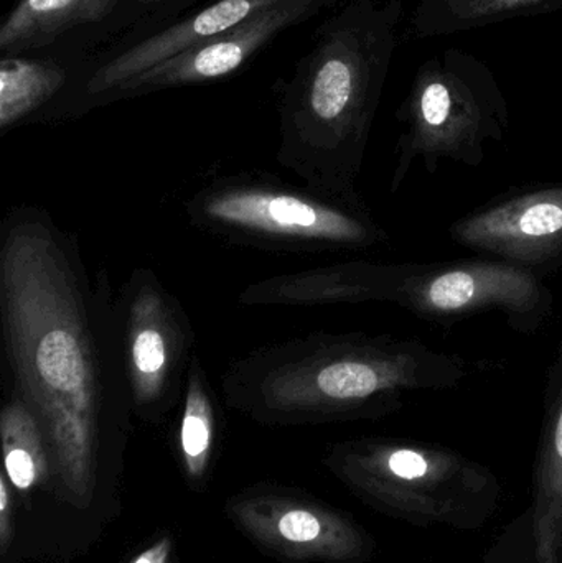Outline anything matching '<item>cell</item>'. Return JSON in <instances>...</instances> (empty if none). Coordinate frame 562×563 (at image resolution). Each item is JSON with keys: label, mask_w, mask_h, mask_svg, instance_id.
<instances>
[{"label": "cell", "mask_w": 562, "mask_h": 563, "mask_svg": "<svg viewBox=\"0 0 562 563\" xmlns=\"http://www.w3.org/2000/svg\"><path fill=\"white\" fill-rule=\"evenodd\" d=\"M342 0H283L221 35L197 43L119 86L106 104L165 89L231 78L280 33L340 5Z\"/></svg>", "instance_id": "cell-9"}, {"label": "cell", "mask_w": 562, "mask_h": 563, "mask_svg": "<svg viewBox=\"0 0 562 563\" xmlns=\"http://www.w3.org/2000/svg\"><path fill=\"white\" fill-rule=\"evenodd\" d=\"M135 0H19L0 26V53L29 55L73 33L134 12Z\"/></svg>", "instance_id": "cell-13"}, {"label": "cell", "mask_w": 562, "mask_h": 563, "mask_svg": "<svg viewBox=\"0 0 562 563\" xmlns=\"http://www.w3.org/2000/svg\"><path fill=\"white\" fill-rule=\"evenodd\" d=\"M184 210L203 233L273 253L362 251L389 238L360 195L337 197L267 172L214 177L187 198Z\"/></svg>", "instance_id": "cell-4"}, {"label": "cell", "mask_w": 562, "mask_h": 563, "mask_svg": "<svg viewBox=\"0 0 562 563\" xmlns=\"http://www.w3.org/2000/svg\"><path fill=\"white\" fill-rule=\"evenodd\" d=\"M395 303L434 320L502 311L515 331L531 334L553 313L554 297L540 273L527 267L465 261L411 264Z\"/></svg>", "instance_id": "cell-7"}, {"label": "cell", "mask_w": 562, "mask_h": 563, "mask_svg": "<svg viewBox=\"0 0 562 563\" xmlns=\"http://www.w3.org/2000/svg\"><path fill=\"white\" fill-rule=\"evenodd\" d=\"M283 0H213L197 12L175 16L152 29L135 42L109 53L86 71L78 92L49 108L42 119L75 118L106 106L109 96L135 76L154 68L170 56L221 35Z\"/></svg>", "instance_id": "cell-8"}, {"label": "cell", "mask_w": 562, "mask_h": 563, "mask_svg": "<svg viewBox=\"0 0 562 563\" xmlns=\"http://www.w3.org/2000/svg\"><path fill=\"white\" fill-rule=\"evenodd\" d=\"M218 402L217 390L208 379L200 356L195 353L185 383L181 399L180 423H178V450L185 473L194 482L207 475L217 440Z\"/></svg>", "instance_id": "cell-17"}, {"label": "cell", "mask_w": 562, "mask_h": 563, "mask_svg": "<svg viewBox=\"0 0 562 563\" xmlns=\"http://www.w3.org/2000/svg\"><path fill=\"white\" fill-rule=\"evenodd\" d=\"M396 119L393 191L418 158L428 174L444 161L482 165L488 145L504 141L510 111L494 71L471 52L448 48L419 66Z\"/></svg>", "instance_id": "cell-5"}, {"label": "cell", "mask_w": 562, "mask_h": 563, "mask_svg": "<svg viewBox=\"0 0 562 563\" xmlns=\"http://www.w3.org/2000/svg\"><path fill=\"white\" fill-rule=\"evenodd\" d=\"M231 518L257 544L293 561H339L355 552L352 529L322 506L290 496H246Z\"/></svg>", "instance_id": "cell-11"}, {"label": "cell", "mask_w": 562, "mask_h": 563, "mask_svg": "<svg viewBox=\"0 0 562 563\" xmlns=\"http://www.w3.org/2000/svg\"><path fill=\"white\" fill-rule=\"evenodd\" d=\"M122 360L135 416L161 422L184 399L195 331L184 305L147 267L115 294Z\"/></svg>", "instance_id": "cell-6"}, {"label": "cell", "mask_w": 562, "mask_h": 563, "mask_svg": "<svg viewBox=\"0 0 562 563\" xmlns=\"http://www.w3.org/2000/svg\"><path fill=\"white\" fill-rule=\"evenodd\" d=\"M198 2L201 0H135L132 15L139 16L141 20L144 19V15H152L155 22L162 25V23L180 15L181 10Z\"/></svg>", "instance_id": "cell-18"}, {"label": "cell", "mask_w": 562, "mask_h": 563, "mask_svg": "<svg viewBox=\"0 0 562 563\" xmlns=\"http://www.w3.org/2000/svg\"><path fill=\"white\" fill-rule=\"evenodd\" d=\"M0 327L3 393L38 419L53 476L86 508L134 404L109 271L91 273L43 208H10L0 224Z\"/></svg>", "instance_id": "cell-1"}, {"label": "cell", "mask_w": 562, "mask_h": 563, "mask_svg": "<svg viewBox=\"0 0 562 563\" xmlns=\"http://www.w3.org/2000/svg\"><path fill=\"white\" fill-rule=\"evenodd\" d=\"M68 65L53 56L3 55L0 59V134L36 121L68 88Z\"/></svg>", "instance_id": "cell-14"}, {"label": "cell", "mask_w": 562, "mask_h": 563, "mask_svg": "<svg viewBox=\"0 0 562 563\" xmlns=\"http://www.w3.org/2000/svg\"><path fill=\"white\" fill-rule=\"evenodd\" d=\"M0 439L3 473L20 493L45 485L52 476L53 463L48 443L38 419L13 396H7L0 413Z\"/></svg>", "instance_id": "cell-16"}, {"label": "cell", "mask_w": 562, "mask_h": 563, "mask_svg": "<svg viewBox=\"0 0 562 563\" xmlns=\"http://www.w3.org/2000/svg\"><path fill=\"white\" fill-rule=\"evenodd\" d=\"M403 12V0H343L280 88L277 162L307 187L359 195Z\"/></svg>", "instance_id": "cell-3"}, {"label": "cell", "mask_w": 562, "mask_h": 563, "mask_svg": "<svg viewBox=\"0 0 562 563\" xmlns=\"http://www.w3.org/2000/svg\"><path fill=\"white\" fill-rule=\"evenodd\" d=\"M411 264L342 263L284 274L247 285L240 303L247 307H313L329 303L393 301Z\"/></svg>", "instance_id": "cell-12"}, {"label": "cell", "mask_w": 562, "mask_h": 563, "mask_svg": "<svg viewBox=\"0 0 562 563\" xmlns=\"http://www.w3.org/2000/svg\"><path fill=\"white\" fill-rule=\"evenodd\" d=\"M172 558L170 538H162L161 541L154 542L151 548L142 551L137 558L131 563H168Z\"/></svg>", "instance_id": "cell-20"}, {"label": "cell", "mask_w": 562, "mask_h": 563, "mask_svg": "<svg viewBox=\"0 0 562 563\" xmlns=\"http://www.w3.org/2000/svg\"><path fill=\"white\" fill-rule=\"evenodd\" d=\"M459 246L540 273L562 266V185L515 191L449 230Z\"/></svg>", "instance_id": "cell-10"}, {"label": "cell", "mask_w": 562, "mask_h": 563, "mask_svg": "<svg viewBox=\"0 0 562 563\" xmlns=\"http://www.w3.org/2000/svg\"><path fill=\"white\" fill-rule=\"evenodd\" d=\"M562 9V0H419L411 29L418 38H438Z\"/></svg>", "instance_id": "cell-15"}, {"label": "cell", "mask_w": 562, "mask_h": 563, "mask_svg": "<svg viewBox=\"0 0 562 563\" xmlns=\"http://www.w3.org/2000/svg\"><path fill=\"white\" fill-rule=\"evenodd\" d=\"M10 482L5 473L0 478V552L2 558L9 554L10 545L15 536V526H13V499Z\"/></svg>", "instance_id": "cell-19"}, {"label": "cell", "mask_w": 562, "mask_h": 563, "mask_svg": "<svg viewBox=\"0 0 562 563\" xmlns=\"http://www.w3.org/2000/svg\"><path fill=\"white\" fill-rule=\"evenodd\" d=\"M467 361L418 338L310 333L260 347L228 366V406L264 423H320L393 412L406 394L448 390Z\"/></svg>", "instance_id": "cell-2"}]
</instances>
